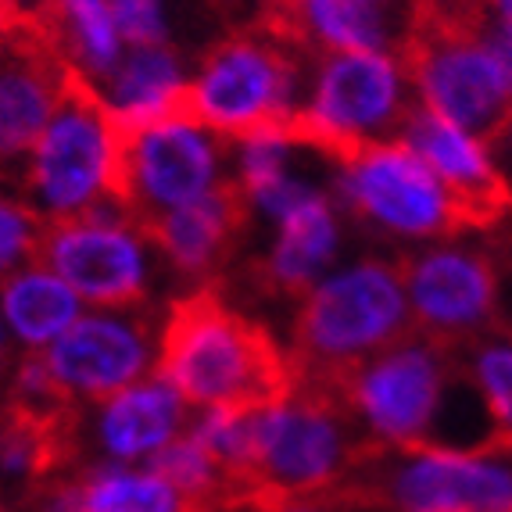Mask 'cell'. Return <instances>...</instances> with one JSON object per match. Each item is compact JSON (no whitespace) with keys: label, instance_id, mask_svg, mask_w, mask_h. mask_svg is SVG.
I'll return each instance as SVG.
<instances>
[{"label":"cell","instance_id":"6da1fadb","mask_svg":"<svg viewBox=\"0 0 512 512\" xmlns=\"http://www.w3.org/2000/svg\"><path fill=\"white\" fill-rule=\"evenodd\" d=\"M154 376L197 409L262 412L294 394L287 348L258 319L226 305L219 287H194L165 308Z\"/></svg>","mask_w":512,"mask_h":512},{"label":"cell","instance_id":"7a4b0ae2","mask_svg":"<svg viewBox=\"0 0 512 512\" xmlns=\"http://www.w3.org/2000/svg\"><path fill=\"white\" fill-rule=\"evenodd\" d=\"M412 308L394 258H366L319 280L291 319L294 387L341 394L344 376L405 341Z\"/></svg>","mask_w":512,"mask_h":512},{"label":"cell","instance_id":"3957f363","mask_svg":"<svg viewBox=\"0 0 512 512\" xmlns=\"http://www.w3.org/2000/svg\"><path fill=\"white\" fill-rule=\"evenodd\" d=\"M330 498L369 512H512V441L369 444Z\"/></svg>","mask_w":512,"mask_h":512},{"label":"cell","instance_id":"277c9868","mask_svg":"<svg viewBox=\"0 0 512 512\" xmlns=\"http://www.w3.org/2000/svg\"><path fill=\"white\" fill-rule=\"evenodd\" d=\"M305 108L283 122L276 140L287 147H312L344 169L362 151L398 144L416 115V86L402 58L369 51L312 54Z\"/></svg>","mask_w":512,"mask_h":512},{"label":"cell","instance_id":"5b68a950","mask_svg":"<svg viewBox=\"0 0 512 512\" xmlns=\"http://www.w3.org/2000/svg\"><path fill=\"white\" fill-rule=\"evenodd\" d=\"M305 72H312V54L262 26H244L201 54L183 97V119L230 140L276 137L305 108Z\"/></svg>","mask_w":512,"mask_h":512},{"label":"cell","instance_id":"8992f818","mask_svg":"<svg viewBox=\"0 0 512 512\" xmlns=\"http://www.w3.org/2000/svg\"><path fill=\"white\" fill-rule=\"evenodd\" d=\"M477 394L459 362V351L430 341L412 330L405 341L351 369L341 384V398L384 444H434L459 448L448 412L470 405Z\"/></svg>","mask_w":512,"mask_h":512},{"label":"cell","instance_id":"52a82bcc","mask_svg":"<svg viewBox=\"0 0 512 512\" xmlns=\"http://www.w3.org/2000/svg\"><path fill=\"white\" fill-rule=\"evenodd\" d=\"M237 176V140L222 137L215 129L197 122H154L126 129L115 119L108 205H115V212L137 233Z\"/></svg>","mask_w":512,"mask_h":512},{"label":"cell","instance_id":"ba28073f","mask_svg":"<svg viewBox=\"0 0 512 512\" xmlns=\"http://www.w3.org/2000/svg\"><path fill=\"white\" fill-rule=\"evenodd\" d=\"M111 165H115L111 104L90 79L72 69L58 111L8 190L47 222L76 219L108 205Z\"/></svg>","mask_w":512,"mask_h":512},{"label":"cell","instance_id":"9c48e42d","mask_svg":"<svg viewBox=\"0 0 512 512\" xmlns=\"http://www.w3.org/2000/svg\"><path fill=\"white\" fill-rule=\"evenodd\" d=\"M402 65L419 104L437 119L466 129L484 144L512 111V86L495 54L473 29L427 8H412L402 43Z\"/></svg>","mask_w":512,"mask_h":512},{"label":"cell","instance_id":"30bf717a","mask_svg":"<svg viewBox=\"0 0 512 512\" xmlns=\"http://www.w3.org/2000/svg\"><path fill=\"white\" fill-rule=\"evenodd\" d=\"M165 312L140 301L126 308H101L79 316L51 348L43 362L79 405H101L111 394L154 376L162 348Z\"/></svg>","mask_w":512,"mask_h":512},{"label":"cell","instance_id":"8fae6325","mask_svg":"<svg viewBox=\"0 0 512 512\" xmlns=\"http://www.w3.org/2000/svg\"><path fill=\"white\" fill-rule=\"evenodd\" d=\"M337 205L373 230L394 237H455L466 233L459 208L409 144H380L341 169Z\"/></svg>","mask_w":512,"mask_h":512},{"label":"cell","instance_id":"7c38bea8","mask_svg":"<svg viewBox=\"0 0 512 512\" xmlns=\"http://www.w3.org/2000/svg\"><path fill=\"white\" fill-rule=\"evenodd\" d=\"M394 262L405 283L412 326L430 341L444 348H466L509 323L502 312L495 258L484 251H405Z\"/></svg>","mask_w":512,"mask_h":512},{"label":"cell","instance_id":"4fadbf2b","mask_svg":"<svg viewBox=\"0 0 512 512\" xmlns=\"http://www.w3.org/2000/svg\"><path fill=\"white\" fill-rule=\"evenodd\" d=\"M147 240L115 205H101L76 219L47 222L36 265L51 269L97 308H126L147 301Z\"/></svg>","mask_w":512,"mask_h":512},{"label":"cell","instance_id":"5bb4252c","mask_svg":"<svg viewBox=\"0 0 512 512\" xmlns=\"http://www.w3.org/2000/svg\"><path fill=\"white\" fill-rule=\"evenodd\" d=\"M72 65L54 51L40 18L0 8V183L11 187L58 111Z\"/></svg>","mask_w":512,"mask_h":512},{"label":"cell","instance_id":"9a60e30c","mask_svg":"<svg viewBox=\"0 0 512 512\" xmlns=\"http://www.w3.org/2000/svg\"><path fill=\"white\" fill-rule=\"evenodd\" d=\"M251 215H255V201L237 176L194 205L154 219L140 237L162 251L187 283L219 287L226 265L248 233Z\"/></svg>","mask_w":512,"mask_h":512},{"label":"cell","instance_id":"2e32d148","mask_svg":"<svg viewBox=\"0 0 512 512\" xmlns=\"http://www.w3.org/2000/svg\"><path fill=\"white\" fill-rule=\"evenodd\" d=\"M255 26L305 54L369 51L398 58L409 18L394 15L391 4L373 0H262Z\"/></svg>","mask_w":512,"mask_h":512},{"label":"cell","instance_id":"e0dca14e","mask_svg":"<svg viewBox=\"0 0 512 512\" xmlns=\"http://www.w3.org/2000/svg\"><path fill=\"white\" fill-rule=\"evenodd\" d=\"M402 144H409L434 169L444 190L452 194L466 230H495L512 212L509 194H505L484 144L470 137L466 129L437 119L434 111L419 108L405 126Z\"/></svg>","mask_w":512,"mask_h":512},{"label":"cell","instance_id":"ac0fdd59","mask_svg":"<svg viewBox=\"0 0 512 512\" xmlns=\"http://www.w3.org/2000/svg\"><path fill=\"white\" fill-rule=\"evenodd\" d=\"M197 423L194 405L176 387L151 376L126 391L111 394L108 402L97 405V416L86 419L83 409V459L86 448H94L104 459L115 462H151L165 444L183 437Z\"/></svg>","mask_w":512,"mask_h":512},{"label":"cell","instance_id":"d6986e66","mask_svg":"<svg viewBox=\"0 0 512 512\" xmlns=\"http://www.w3.org/2000/svg\"><path fill=\"white\" fill-rule=\"evenodd\" d=\"M337 201L323 194H305L298 205L280 215V237L262 262L251 265V287L265 298H305L333 262L341 240Z\"/></svg>","mask_w":512,"mask_h":512},{"label":"cell","instance_id":"ffe728a7","mask_svg":"<svg viewBox=\"0 0 512 512\" xmlns=\"http://www.w3.org/2000/svg\"><path fill=\"white\" fill-rule=\"evenodd\" d=\"M40 26L54 43V51L97 90L122 61V36L108 0H51L40 11Z\"/></svg>","mask_w":512,"mask_h":512},{"label":"cell","instance_id":"44dd1931","mask_svg":"<svg viewBox=\"0 0 512 512\" xmlns=\"http://www.w3.org/2000/svg\"><path fill=\"white\" fill-rule=\"evenodd\" d=\"M0 316L26 351H43L79 319V298L51 269L29 265L0 283Z\"/></svg>","mask_w":512,"mask_h":512},{"label":"cell","instance_id":"7402d4cb","mask_svg":"<svg viewBox=\"0 0 512 512\" xmlns=\"http://www.w3.org/2000/svg\"><path fill=\"white\" fill-rule=\"evenodd\" d=\"M83 512H190L187 498L151 470L86 466L79 473Z\"/></svg>","mask_w":512,"mask_h":512},{"label":"cell","instance_id":"603a6c76","mask_svg":"<svg viewBox=\"0 0 512 512\" xmlns=\"http://www.w3.org/2000/svg\"><path fill=\"white\" fill-rule=\"evenodd\" d=\"M455 351L491 416V434L512 441V323Z\"/></svg>","mask_w":512,"mask_h":512},{"label":"cell","instance_id":"cb8c5ba5","mask_svg":"<svg viewBox=\"0 0 512 512\" xmlns=\"http://www.w3.org/2000/svg\"><path fill=\"white\" fill-rule=\"evenodd\" d=\"M47 219L36 215L18 197H0V283L36 265Z\"/></svg>","mask_w":512,"mask_h":512},{"label":"cell","instance_id":"d4e9b609","mask_svg":"<svg viewBox=\"0 0 512 512\" xmlns=\"http://www.w3.org/2000/svg\"><path fill=\"white\" fill-rule=\"evenodd\" d=\"M108 8L129 47H165L162 0H108Z\"/></svg>","mask_w":512,"mask_h":512},{"label":"cell","instance_id":"484cf974","mask_svg":"<svg viewBox=\"0 0 512 512\" xmlns=\"http://www.w3.org/2000/svg\"><path fill=\"white\" fill-rule=\"evenodd\" d=\"M484 151H487V158H491V165H495L498 180H502L505 194H509V205H512V111L498 122L495 133L484 140Z\"/></svg>","mask_w":512,"mask_h":512},{"label":"cell","instance_id":"4316f807","mask_svg":"<svg viewBox=\"0 0 512 512\" xmlns=\"http://www.w3.org/2000/svg\"><path fill=\"white\" fill-rule=\"evenodd\" d=\"M473 33L484 40L487 51L495 54V61L502 65L505 79H509V86H512V29L509 26H498V22H487V18L480 15L477 26H473Z\"/></svg>","mask_w":512,"mask_h":512},{"label":"cell","instance_id":"83f0119b","mask_svg":"<svg viewBox=\"0 0 512 512\" xmlns=\"http://www.w3.org/2000/svg\"><path fill=\"white\" fill-rule=\"evenodd\" d=\"M280 512H369V509H359V505H348V502H337V498H330V495H319V498H301V502L283 505Z\"/></svg>","mask_w":512,"mask_h":512},{"label":"cell","instance_id":"f1b7e54d","mask_svg":"<svg viewBox=\"0 0 512 512\" xmlns=\"http://www.w3.org/2000/svg\"><path fill=\"white\" fill-rule=\"evenodd\" d=\"M477 8L487 22H498V26L512 29V0H477Z\"/></svg>","mask_w":512,"mask_h":512},{"label":"cell","instance_id":"f546056e","mask_svg":"<svg viewBox=\"0 0 512 512\" xmlns=\"http://www.w3.org/2000/svg\"><path fill=\"white\" fill-rule=\"evenodd\" d=\"M11 344H8V330H4V319H0V391H4V384H8L11 376Z\"/></svg>","mask_w":512,"mask_h":512},{"label":"cell","instance_id":"4dcf8cb0","mask_svg":"<svg viewBox=\"0 0 512 512\" xmlns=\"http://www.w3.org/2000/svg\"><path fill=\"white\" fill-rule=\"evenodd\" d=\"M491 258H502V262L512 265V233H505L502 244H498V255H491Z\"/></svg>","mask_w":512,"mask_h":512},{"label":"cell","instance_id":"1f68e13d","mask_svg":"<svg viewBox=\"0 0 512 512\" xmlns=\"http://www.w3.org/2000/svg\"><path fill=\"white\" fill-rule=\"evenodd\" d=\"M373 4H394V0H373Z\"/></svg>","mask_w":512,"mask_h":512},{"label":"cell","instance_id":"d6a6232c","mask_svg":"<svg viewBox=\"0 0 512 512\" xmlns=\"http://www.w3.org/2000/svg\"><path fill=\"white\" fill-rule=\"evenodd\" d=\"M226 512H248V509H226Z\"/></svg>","mask_w":512,"mask_h":512}]
</instances>
